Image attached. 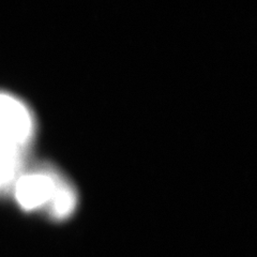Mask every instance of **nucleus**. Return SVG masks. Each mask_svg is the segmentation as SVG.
Segmentation results:
<instances>
[{"label":"nucleus","instance_id":"f257e3e1","mask_svg":"<svg viewBox=\"0 0 257 257\" xmlns=\"http://www.w3.org/2000/svg\"><path fill=\"white\" fill-rule=\"evenodd\" d=\"M67 183L52 173H34L23 176L16 184V197L26 210L47 206L50 209L53 200L61 188Z\"/></svg>","mask_w":257,"mask_h":257},{"label":"nucleus","instance_id":"f03ea898","mask_svg":"<svg viewBox=\"0 0 257 257\" xmlns=\"http://www.w3.org/2000/svg\"><path fill=\"white\" fill-rule=\"evenodd\" d=\"M0 128L20 146L32 133V119L26 106L5 93H0Z\"/></svg>","mask_w":257,"mask_h":257},{"label":"nucleus","instance_id":"7ed1b4c3","mask_svg":"<svg viewBox=\"0 0 257 257\" xmlns=\"http://www.w3.org/2000/svg\"><path fill=\"white\" fill-rule=\"evenodd\" d=\"M20 145L0 128V186L12 180L19 165Z\"/></svg>","mask_w":257,"mask_h":257}]
</instances>
